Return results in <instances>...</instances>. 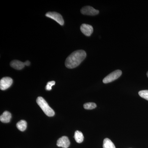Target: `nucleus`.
<instances>
[{
    "instance_id": "f257e3e1",
    "label": "nucleus",
    "mask_w": 148,
    "mask_h": 148,
    "mask_svg": "<svg viewBox=\"0 0 148 148\" xmlns=\"http://www.w3.org/2000/svg\"><path fill=\"white\" fill-rule=\"evenodd\" d=\"M86 56V52L84 50L75 51L66 58L65 65L68 69L76 68L84 60Z\"/></svg>"
},
{
    "instance_id": "f03ea898",
    "label": "nucleus",
    "mask_w": 148,
    "mask_h": 148,
    "mask_svg": "<svg viewBox=\"0 0 148 148\" xmlns=\"http://www.w3.org/2000/svg\"><path fill=\"white\" fill-rule=\"evenodd\" d=\"M37 104L42 110L44 112L46 115L49 117L53 116L55 114V112L53 109L49 106L47 102L42 97H38L37 98Z\"/></svg>"
},
{
    "instance_id": "7ed1b4c3",
    "label": "nucleus",
    "mask_w": 148,
    "mask_h": 148,
    "mask_svg": "<svg viewBox=\"0 0 148 148\" xmlns=\"http://www.w3.org/2000/svg\"><path fill=\"white\" fill-rule=\"evenodd\" d=\"M122 75L121 70H118L114 71L108 75L103 79V82L105 84L109 83L118 79Z\"/></svg>"
},
{
    "instance_id": "20e7f679",
    "label": "nucleus",
    "mask_w": 148,
    "mask_h": 148,
    "mask_svg": "<svg viewBox=\"0 0 148 148\" xmlns=\"http://www.w3.org/2000/svg\"><path fill=\"white\" fill-rule=\"evenodd\" d=\"M45 16L55 20L60 25L63 26L64 24V21L63 17L61 14L55 12H49L46 14Z\"/></svg>"
},
{
    "instance_id": "39448f33",
    "label": "nucleus",
    "mask_w": 148,
    "mask_h": 148,
    "mask_svg": "<svg viewBox=\"0 0 148 148\" xmlns=\"http://www.w3.org/2000/svg\"><path fill=\"white\" fill-rule=\"evenodd\" d=\"M12 82L13 80L10 77H4L0 81V88L3 90H6L10 87Z\"/></svg>"
},
{
    "instance_id": "423d86ee",
    "label": "nucleus",
    "mask_w": 148,
    "mask_h": 148,
    "mask_svg": "<svg viewBox=\"0 0 148 148\" xmlns=\"http://www.w3.org/2000/svg\"><path fill=\"white\" fill-rule=\"evenodd\" d=\"M81 12L82 14L84 15L94 16L97 15L99 13V10H95V9L90 6H86L83 8L81 10Z\"/></svg>"
},
{
    "instance_id": "0eeeda50",
    "label": "nucleus",
    "mask_w": 148,
    "mask_h": 148,
    "mask_svg": "<svg viewBox=\"0 0 148 148\" xmlns=\"http://www.w3.org/2000/svg\"><path fill=\"white\" fill-rule=\"evenodd\" d=\"M82 32L87 36H90L93 32V27L91 25L85 24H82L80 27Z\"/></svg>"
},
{
    "instance_id": "6e6552de",
    "label": "nucleus",
    "mask_w": 148,
    "mask_h": 148,
    "mask_svg": "<svg viewBox=\"0 0 148 148\" xmlns=\"http://www.w3.org/2000/svg\"><path fill=\"white\" fill-rule=\"evenodd\" d=\"M70 145L69 138L66 136H63L59 138L57 142V146L64 148H68Z\"/></svg>"
},
{
    "instance_id": "1a4fd4ad",
    "label": "nucleus",
    "mask_w": 148,
    "mask_h": 148,
    "mask_svg": "<svg viewBox=\"0 0 148 148\" xmlns=\"http://www.w3.org/2000/svg\"><path fill=\"white\" fill-rule=\"evenodd\" d=\"M10 66L13 69L20 70L23 69L25 66L24 63L18 60H13L11 62Z\"/></svg>"
},
{
    "instance_id": "9d476101",
    "label": "nucleus",
    "mask_w": 148,
    "mask_h": 148,
    "mask_svg": "<svg viewBox=\"0 0 148 148\" xmlns=\"http://www.w3.org/2000/svg\"><path fill=\"white\" fill-rule=\"evenodd\" d=\"M11 117V114L10 112L8 111H5L0 116V120L4 123H8L10 121Z\"/></svg>"
},
{
    "instance_id": "9b49d317",
    "label": "nucleus",
    "mask_w": 148,
    "mask_h": 148,
    "mask_svg": "<svg viewBox=\"0 0 148 148\" xmlns=\"http://www.w3.org/2000/svg\"><path fill=\"white\" fill-rule=\"evenodd\" d=\"M74 138L77 143H82L83 141H84V137L82 132L78 131V130H77L75 132Z\"/></svg>"
},
{
    "instance_id": "f8f14e48",
    "label": "nucleus",
    "mask_w": 148,
    "mask_h": 148,
    "mask_svg": "<svg viewBox=\"0 0 148 148\" xmlns=\"http://www.w3.org/2000/svg\"><path fill=\"white\" fill-rule=\"evenodd\" d=\"M103 148H116L112 141L108 138H106L103 141Z\"/></svg>"
},
{
    "instance_id": "ddd939ff",
    "label": "nucleus",
    "mask_w": 148,
    "mask_h": 148,
    "mask_svg": "<svg viewBox=\"0 0 148 148\" xmlns=\"http://www.w3.org/2000/svg\"><path fill=\"white\" fill-rule=\"evenodd\" d=\"M16 127L19 130L24 131L27 127V123L25 120H21L16 123Z\"/></svg>"
},
{
    "instance_id": "4468645a",
    "label": "nucleus",
    "mask_w": 148,
    "mask_h": 148,
    "mask_svg": "<svg viewBox=\"0 0 148 148\" xmlns=\"http://www.w3.org/2000/svg\"><path fill=\"white\" fill-rule=\"evenodd\" d=\"M96 104L93 103H85L84 105V109L86 110H92V109H95L96 108Z\"/></svg>"
},
{
    "instance_id": "2eb2a0df",
    "label": "nucleus",
    "mask_w": 148,
    "mask_h": 148,
    "mask_svg": "<svg viewBox=\"0 0 148 148\" xmlns=\"http://www.w3.org/2000/svg\"><path fill=\"white\" fill-rule=\"evenodd\" d=\"M138 93L140 97L148 101V90H141Z\"/></svg>"
},
{
    "instance_id": "dca6fc26",
    "label": "nucleus",
    "mask_w": 148,
    "mask_h": 148,
    "mask_svg": "<svg viewBox=\"0 0 148 148\" xmlns=\"http://www.w3.org/2000/svg\"><path fill=\"white\" fill-rule=\"evenodd\" d=\"M55 84V82L54 81L49 82L47 83L46 86L45 87L46 90H50L52 89V86Z\"/></svg>"
},
{
    "instance_id": "f3484780",
    "label": "nucleus",
    "mask_w": 148,
    "mask_h": 148,
    "mask_svg": "<svg viewBox=\"0 0 148 148\" xmlns=\"http://www.w3.org/2000/svg\"><path fill=\"white\" fill-rule=\"evenodd\" d=\"M30 62H29V61H26V62L24 63V64H25V66H29V65H30Z\"/></svg>"
},
{
    "instance_id": "a211bd4d",
    "label": "nucleus",
    "mask_w": 148,
    "mask_h": 148,
    "mask_svg": "<svg viewBox=\"0 0 148 148\" xmlns=\"http://www.w3.org/2000/svg\"><path fill=\"white\" fill-rule=\"evenodd\" d=\"M147 76L148 77V72H147Z\"/></svg>"
}]
</instances>
